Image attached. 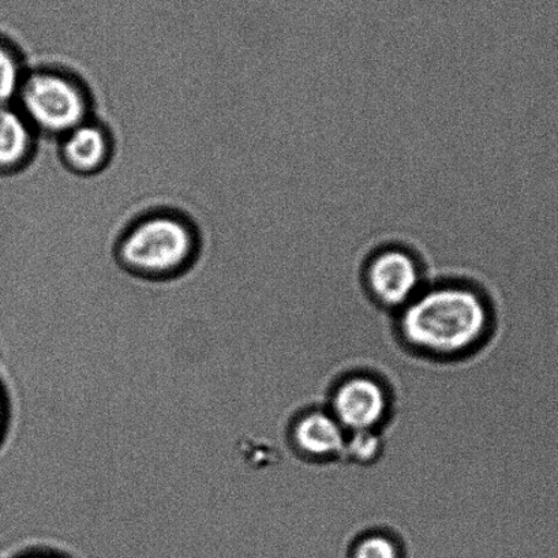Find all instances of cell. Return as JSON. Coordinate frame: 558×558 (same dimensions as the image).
Here are the masks:
<instances>
[{"label": "cell", "instance_id": "obj_2", "mask_svg": "<svg viewBox=\"0 0 558 558\" xmlns=\"http://www.w3.org/2000/svg\"><path fill=\"white\" fill-rule=\"evenodd\" d=\"M199 238L191 220L173 210L140 216L119 236L116 257L134 278L165 283L181 278L196 263Z\"/></svg>", "mask_w": 558, "mask_h": 558}, {"label": "cell", "instance_id": "obj_3", "mask_svg": "<svg viewBox=\"0 0 558 558\" xmlns=\"http://www.w3.org/2000/svg\"><path fill=\"white\" fill-rule=\"evenodd\" d=\"M19 110L45 137L61 138L92 118V101L83 81L66 70L39 66L26 72Z\"/></svg>", "mask_w": 558, "mask_h": 558}, {"label": "cell", "instance_id": "obj_1", "mask_svg": "<svg viewBox=\"0 0 558 558\" xmlns=\"http://www.w3.org/2000/svg\"><path fill=\"white\" fill-rule=\"evenodd\" d=\"M489 327L484 298L465 286L444 284L422 292L404 307L405 339L420 350L458 354L474 347Z\"/></svg>", "mask_w": 558, "mask_h": 558}, {"label": "cell", "instance_id": "obj_6", "mask_svg": "<svg viewBox=\"0 0 558 558\" xmlns=\"http://www.w3.org/2000/svg\"><path fill=\"white\" fill-rule=\"evenodd\" d=\"M58 145L63 165L78 175H95L112 159L111 133L94 117L64 134Z\"/></svg>", "mask_w": 558, "mask_h": 558}, {"label": "cell", "instance_id": "obj_5", "mask_svg": "<svg viewBox=\"0 0 558 558\" xmlns=\"http://www.w3.org/2000/svg\"><path fill=\"white\" fill-rule=\"evenodd\" d=\"M332 409L335 418L345 430H375L386 418L388 398L380 383L354 377L335 392Z\"/></svg>", "mask_w": 558, "mask_h": 558}, {"label": "cell", "instance_id": "obj_7", "mask_svg": "<svg viewBox=\"0 0 558 558\" xmlns=\"http://www.w3.org/2000/svg\"><path fill=\"white\" fill-rule=\"evenodd\" d=\"M39 134L19 107H0V173H13L34 157Z\"/></svg>", "mask_w": 558, "mask_h": 558}, {"label": "cell", "instance_id": "obj_12", "mask_svg": "<svg viewBox=\"0 0 558 558\" xmlns=\"http://www.w3.org/2000/svg\"><path fill=\"white\" fill-rule=\"evenodd\" d=\"M13 422V398L10 391L7 371L0 360V451L7 446L12 433Z\"/></svg>", "mask_w": 558, "mask_h": 558}, {"label": "cell", "instance_id": "obj_4", "mask_svg": "<svg viewBox=\"0 0 558 558\" xmlns=\"http://www.w3.org/2000/svg\"><path fill=\"white\" fill-rule=\"evenodd\" d=\"M371 294L388 307H405L420 294V263L404 247L389 246L373 254L365 269Z\"/></svg>", "mask_w": 558, "mask_h": 558}, {"label": "cell", "instance_id": "obj_10", "mask_svg": "<svg viewBox=\"0 0 558 558\" xmlns=\"http://www.w3.org/2000/svg\"><path fill=\"white\" fill-rule=\"evenodd\" d=\"M350 558H403V553L391 536L372 534L352 546Z\"/></svg>", "mask_w": 558, "mask_h": 558}, {"label": "cell", "instance_id": "obj_9", "mask_svg": "<svg viewBox=\"0 0 558 558\" xmlns=\"http://www.w3.org/2000/svg\"><path fill=\"white\" fill-rule=\"evenodd\" d=\"M25 74L24 61L17 48L0 40V107L10 106L17 99Z\"/></svg>", "mask_w": 558, "mask_h": 558}, {"label": "cell", "instance_id": "obj_13", "mask_svg": "<svg viewBox=\"0 0 558 558\" xmlns=\"http://www.w3.org/2000/svg\"><path fill=\"white\" fill-rule=\"evenodd\" d=\"M2 558H73L66 555V553L59 551L56 549H47V547H36V549H24L8 555Z\"/></svg>", "mask_w": 558, "mask_h": 558}, {"label": "cell", "instance_id": "obj_8", "mask_svg": "<svg viewBox=\"0 0 558 558\" xmlns=\"http://www.w3.org/2000/svg\"><path fill=\"white\" fill-rule=\"evenodd\" d=\"M345 438V429L335 415L323 411L302 416L294 429L296 447L317 459H328L343 452Z\"/></svg>", "mask_w": 558, "mask_h": 558}, {"label": "cell", "instance_id": "obj_11", "mask_svg": "<svg viewBox=\"0 0 558 558\" xmlns=\"http://www.w3.org/2000/svg\"><path fill=\"white\" fill-rule=\"evenodd\" d=\"M381 451V438L375 430L351 432L345 438L344 453L357 463H368Z\"/></svg>", "mask_w": 558, "mask_h": 558}]
</instances>
